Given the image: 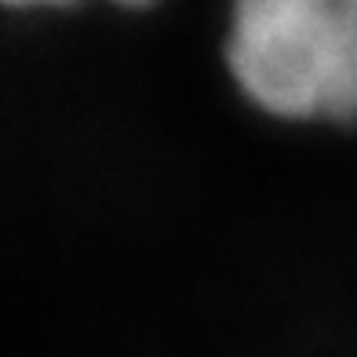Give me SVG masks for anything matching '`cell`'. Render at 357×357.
Wrapping results in <instances>:
<instances>
[{
  "mask_svg": "<svg viewBox=\"0 0 357 357\" xmlns=\"http://www.w3.org/2000/svg\"><path fill=\"white\" fill-rule=\"evenodd\" d=\"M226 59L278 117L357 121V0H248Z\"/></svg>",
  "mask_w": 357,
  "mask_h": 357,
  "instance_id": "1",
  "label": "cell"
}]
</instances>
